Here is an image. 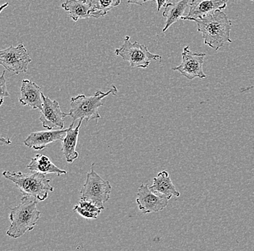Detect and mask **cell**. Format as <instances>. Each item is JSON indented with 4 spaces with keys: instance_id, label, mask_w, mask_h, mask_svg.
Returning <instances> with one entry per match:
<instances>
[{
    "instance_id": "6da1fadb",
    "label": "cell",
    "mask_w": 254,
    "mask_h": 251,
    "mask_svg": "<svg viewBox=\"0 0 254 251\" xmlns=\"http://www.w3.org/2000/svg\"><path fill=\"white\" fill-rule=\"evenodd\" d=\"M193 21L197 24L198 31L202 35L204 44L214 50H219L226 43H232V21L220 9Z\"/></svg>"
},
{
    "instance_id": "7a4b0ae2",
    "label": "cell",
    "mask_w": 254,
    "mask_h": 251,
    "mask_svg": "<svg viewBox=\"0 0 254 251\" xmlns=\"http://www.w3.org/2000/svg\"><path fill=\"white\" fill-rule=\"evenodd\" d=\"M38 202L36 198L24 195L20 204L10 209L8 236L17 239L34 229L41 217V212L37 209Z\"/></svg>"
},
{
    "instance_id": "3957f363",
    "label": "cell",
    "mask_w": 254,
    "mask_h": 251,
    "mask_svg": "<svg viewBox=\"0 0 254 251\" xmlns=\"http://www.w3.org/2000/svg\"><path fill=\"white\" fill-rule=\"evenodd\" d=\"M2 175L13 182L23 195H30L39 201H45L49 197V193L54 192V188L50 185L51 179H48L47 175L42 173L4 171Z\"/></svg>"
},
{
    "instance_id": "277c9868",
    "label": "cell",
    "mask_w": 254,
    "mask_h": 251,
    "mask_svg": "<svg viewBox=\"0 0 254 251\" xmlns=\"http://www.w3.org/2000/svg\"><path fill=\"white\" fill-rule=\"evenodd\" d=\"M117 93L118 89L116 85H112L107 92L98 90L93 96L79 94L71 97L69 116L72 118L73 123L77 120H83L86 122L95 120V124L98 123V120L101 118L98 109L103 105L102 100L110 94L117 95Z\"/></svg>"
},
{
    "instance_id": "5b68a950",
    "label": "cell",
    "mask_w": 254,
    "mask_h": 251,
    "mask_svg": "<svg viewBox=\"0 0 254 251\" xmlns=\"http://www.w3.org/2000/svg\"><path fill=\"white\" fill-rule=\"evenodd\" d=\"M115 55L129 63L133 68H147L152 60L161 62L162 57L152 54L144 44L137 41L131 42L130 36H127L123 45L115 50Z\"/></svg>"
},
{
    "instance_id": "8992f818",
    "label": "cell",
    "mask_w": 254,
    "mask_h": 251,
    "mask_svg": "<svg viewBox=\"0 0 254 251\" xmlns=\"http://www.w3.org/2000/svg\"><path fill=\"white\" fill-rule=\"evenodd\" d=\"M111 192L110 182L95 172L93 164L91 171L87 173L86 181L81 189V199L93 202L103 210V205L110 199Z\"/></svg>"
},
{
    "instance_id": "52a82bcc",
    "label": "cell",
    "mask_w": 254,
    "mask_h": 251,
    "mask_svg": "<svg viewBox=\"0 0 254 251\" xmlns=\"http://www.w3.org/2000/svg\"><path fill=\"white\" fill-rule=\"evenodd\" d=\"M32 59L23 44L17 47L10 46L0 51V64L12 75H19L28 71Z\"/></svg>"
},
{
    "instance_id": "ba28073f",
    "label": "cell",
    "mask_w": 254,
    "mask_h": 251,
    "mask_svg": "<svg viewBox=\"0 0 254 251\" xmlns=\"http://www.w3.org/2000/svg\"><path fill=\"white\" fill-rule=\"evenodd\" d=\"M205 53H196L190 50V47H184L182 52V62L180 65L172 68L173 71H179L189 80L198 78L206 79V76L203 71Z\"/></svg>"
},
{
    "instance_id": "9c48e42d",
    "label": "cell",
    "mask_w": 254,
    "mask_h": 251,
    "mask_svg": "<svg viewBox=\"0 0 254 251\" xmlns=\"http://www.w3.org/2000/svg\"><path fill=\"white\" fill-rule=\"evenodd\" d=\"M43 109L41 111L40 121L42 123L43 127L47 130L54 128L63 129L64 120L69 116V113H65L62 111L60 104L56 100H52L42 93Z\"/></svg>"
},
{
    "instance_id": "30bf717a",
    "label": "cell",
    "mask_w": 254,
    "mask_h": 251,
    "mask_svg": "<svg viewBox=\"0 0 254 251\" xmlns=\"http://www.w3.org/2000/svg\"><path fill=\"white\" fill-rule=\"evenodd\" d=\"M170 198L154 193L147 184H142L136 194V203L143 214L158 212L163 210L168 205Z\"/></svg>"
},
{
    "instance_id": "8fae6325",
    "label": "cell",
    "mask_w": 254,
    "mask_h": 251,
    "mask_svg": "<svg viewBox=\"0 0 254 251\" xmlns=\"http://www.w3.org/2000/svg\"><path fill=\"white\" fill-rule=\"evenodd\" d=\"M66 134V129L34 132L25 138L24 144L30 149L36 151L43 150L49 144L63 141Z\"/></svg>"
},
{
    "instance_id": "7c38bea8",
    "label": "cell",
    "mask_w": 254,
    "mask_h": 251,
    "mask_svg": "<svg viewBox=\"0 0 254 251\" xmlns=\"http://www.w3.org/2000/svg\"><path fill=\"white\" fill-rule=\"evenodd\" d=\"M228 1V0H192L188 14L182 19L193 21L195 19L201 18L217 9L226 8Z\"/></svg>"
},
{
    "instance_id": "4fadbf2b",
    "label": "cell",
    "mask_w": 254,
    "mask_h": 251,
    "mask_svg": "<svg viewBox=\"0 0 254 251\" xmlns=\"http://www.w3.org/2000/svg\"><path fill=\"white\" fill-rule=\"evenodd\" d=\"M42 93L37 84L30 80H23L20 88L19 101L23 106H31L32 109H39L41 112L44 104Z\"/></svg>"
},
{
    "instance_id": "5bb4252c",
    "label": "cell",
    "mask_w": 254,
    "mask_h": 251,
    "mask_svg": "<svg viewBox=\"0 0 254 251\" xmlns=\"http://www.w3.org/2000/svg\"><path fill=\"white\" fill-rule=\"evenodd\" d=\"M82 121L83 120H79L78 125L74 128H73L74 123L71 122L69 128L66 129V136L62 141V144H63L62 151L68 163H73L74 160L78 158L79 154L76 151V146L78 141L79 128Z\"/></svg>"
},
{
    "instance_id": "9a60e30c",
    "label": "cell",
    "mask_w": 254,
    "mask_h": 251,
    "mask_svg": "<svg viewBox=\"0 0 254 251\" xmlns=\"http://www.w3.org/2000/svg\"><path fill=\"white\" fill-rule=\"evenodd\" d=\"M150 188L154 193L167 197L170 199L173 196H180V193L176 190L166 170L160 171L157 177H154L153 185Z\"/></svg>"
},
{
    "instance_id": "2e32d148",
    "label": "cell",
    "mask_w": 254,
    "mask_h": 251,
    "mask_svg": "<svg viewBox=\"0 0 254 251\" xmlns=\"http://www.w3.org/2000/svg\"><path fill=\"white\" fill-rule=\"evenodd\" d=\"M62 7L74 22L80 19L93 18L90 4L87 0H67L62 4Z\"/></svg>"
},
{
    "instance_id": "e0dca14e",
    "label": "cell",
    "mask_w": 254,
    "mask_h": 251,
    "mask_svg": "<svg viewBox=\"0 0 254 251\" xmlns=\"http://www.w3.org/2000/svg\"><path fill=\"white\" fill-rule=\"evenodd\" d=\"M32 172H40L42 174H56L57 175L66 174V171L60 169L55 164L51 162L50 159L43 154H36L34 158H31V162L27 167Z\"/></svg>"
},
{
    "instance_id": "ac0fdd59",
    "label": "cell",
    "mask_w": 254,
    "mask_h": 251,
    "mask_svg": "<svg viewBox=\"0 0 254 251\" xmlns=\"http://www.w3.org/2000/svg\"><path fill=\"white\" fill-rule=\"evenodd\" d=\"M189 1L190 0H181L178 2L170 1L167 4L163 12V16L166 18V24L163 29V33L166 32L171 25L182 19L186 9L190 7Z\"/></svg>"
},
{
    "instance_id": "d6986e66",
    "label": "cell",
    "mask_w": 254,
    "mask_h": 251,
    "mask_svg": "<svg viewBox=\"0 0 254 251\" xmlns=\"http://www.w3.org/2000/svg\"><path fill=\"white\" fill-rule=\"evenodd\" d=\"M91 15L93 18L103 17L114 7L121 4V0H90Z\"/></svg>"
},
{
    "instance_id": "ffe728a7",
    "label": "cell",
    "mask_w": 254,
    "mask_h": 251,
    "mask_svg": "<svg viewBox=\"0 0 254 251\" xmlns=\"http://www.w3.org/2000/svg\"><path fill=\"white\" fill-rule=\"evenodd\" d=\"M73 211H75V212H77V214H79V215L82 216V217L85 219H96L98 218V216H99V214L87 211L86 209H84V208L81 207L79 204L76 205L74 206Z\"/></svg>"
},
{
    "instance_id": "44dd1931",
    "label": "cell",
    "mask_w": 254,
    "mask_h": 251,
    "mask_svg": "<svg viewBox=\"0 0 254 251\" xmlns=\"http://www.w3.org/2000/svg\"><path fill=\"white\" fill-rule=\"evenodd\" d=\"M79 205L81 207L84 208V209H86L87 211L95 213V214H100L101 211H102V209L98 207V206H96L95 203L86 201V200L81 199Z\"/></svg>"
},
{
    "instance_id": "7402d4cb",
    "label": "cell",
    "mask_w": 254,
    "mask_h": 251,
    "mask_svg": "<svg viewBox=\"0 0 254 251\" xmlns=\"http://www.w3.org/2000/svg\"><path fill=\"white\" fill-rule=\"evenodd\" d=\"M4 73H5V71H3L2 75L0 78V88H1V100H0L1 104H0V105L2 104L4 98L9 97V93H8L7 90V85H6V80L4 79Z\"/></svg>"
},
{
    "instance_id": "603a6c76",
    "label": "cell",
    "mask_w": 254,
    "mask_h": 251,
    "mask_svg": "<svg viewBox=\"0 0 254 251\" xmlns=\"http://www.w3.org/2000/svg\"><path fill=\"white\" fill-rule=\"evenodd\" d=\"M152 1V0H127L128 4H136V5L142 6L144 3L147 1Z\"/></svg>"
},
{
    "instance_id": "cb8c5ba5",
    "label": "cell",
    "mask_w": 254,
    "mask_h": 251,
    "mask_svg": "<svg viewBox=\"0 0 254 251\" xmlns=\"http://www.w3.org/2000/svg\"><path fill=\"white\" fill-rule=\"evenodd\" d=\"M155 1H156L157 4H158V12H160L162 7H166L167 4L170 2L169 0H155Z\"/></svg>"
},
{
    "instance_id": "d4e9b609",
    "label": "cell",
    "mask_w": 254,
    "mask_h": 251,
    "mask_svg": "<svg viewBox=\"0 0 254 251\" xmlns=\"http://www.w3.org/2000/svg\"><path fill=\"white\" fill-rule=\"evenodd\" d=\"M1 141V144L2 146L9 145V144H12V141H11V140L9 139V138H8V139H5V138L1 137V141Z\"/></svg>"
},
{
    "instance_id": "484cf974",
    "label": "cell",
    "mask_w": 254,
    "mask_h": 251,
    "mask_svg": "<svg viewBox=\"0 0 254 251\" xmlns=\"http://www.w3.org/2000/svg\"><path fill=\"white\" fill-rule=\"evenodd\" d=\"M8 5H9V4H8V3H6V4H4V5H3L2 7H1V11H0V12H1V11H2L3 9H4V7H7Z\"/></svg>"
},
{
    "instance_id": "4316f807",
    "label": "cell",
    "mask_w": 254,
    "mask_h": 251,
    "mask_svg": "<svg viewBox=\"0 0 254 251\" xmlns=\"http://www.w3.org/2000/svg\"><path fill=\"white\" fill-rule=\"evenodd\" d=\"M251 1H254V0H251Z\"/></svg>"
}]
</instances>
